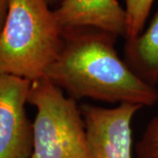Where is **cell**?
I'll use <instances>...</instances> for the list:
<instances>
[{"label": "cell", "mask_w": 158, "mask_h": 158, "mask_svg": "<svg viewBox=\"0 0 158 158\" xmlns=\"http://www.w3.org/2000/svg\"><path fill=\"white\" fill-rule=\"evenodd\" d=\"M137 158H158V115L148 122L135 145Z\"/></svg>", "instance_id": "9c48e42d"}, {"label": "cell", "mask_w": 158, "mask_h": 158, "mask_svg": "<svg viewBox=\"0 0 158 158\" xmlns=\"http://www.w3.org/2000/svg\"><path fill=\"white\" fill-rule=\"evenodd\" d=\"M31 81L0 75V158H31L33 122L25 106Z\"/></svg>", "instance_id": "5b68a950"}, {"label": "cell", "mask_w": 158, "mask_h": 158, "mask_svg": "<svg viewBox=\"0 0 158 158\" xmlns=\"http://www.w3.org/2000/svg\"><path fill=\"white\" fill-rule=\"evenodd\" d=\"M27 103L36 108L31 158H90L77 101L47 77L31 83Z\"/></svg>", "instance_id": "3957f363"}, {"label": "cell", "mask_w": 158, "mask_h": 158, "mask_svg": "<svg viewBox=\"0 0 158 158\" xmlns=\"http://www.w3.org/2000/svg\"><path fill=\"white\" fill-rule=\"evenodd\" d=\"M81 107L90 158H132V120L142 106L121 104L111 108Z\"/></svg>", "instance_id": "277c9868"}, {"label": "cell", "mask_w": 158, "mask_h": 158, "mask_svg": "<svg viewBox=\"0 0 158 158\" xmlns=\"http://www.w3.org/2000/svg\"><path fill=\"white\" fill-rule=\"evenodd\" d=\"M155 0H125L127 14L126 40L136 38L144 30Z\"/></svg>", "instance_id": "ba28073f"}, {"label": "cell", "mask_w": 158, "mask_h": 158, "mask_svg": "<svg viewBox=\"0 0 158 158\" xmlns=\"http://www.w3.org/2000/svg\"><path fill=\"white\" fill-rule=\"evenodd\" d=\"M9 7V0H0V32L3 28Z\"/></svg>", "instance_id": "30bf717a"}, {"label": "cell", "mask_w": 158, "mask_h": 158, "mask_svg": "<svg viewBox=\"0 0 158 158\" xmlns=\"http://www.w3.org/2000/svg\"><path fill=\"white\" fill-rule=\"evenodd\" d=\"M124 60L139 77L156 85L158 79V7L147 28L126 40Z\"/></svg>", "instance_id": "52a82bcc"}, {"label": "cell", "mask_w": 158, "mask_h": 158, "mask_svg": "<svg viewBox=\"0 0 158 158\" xmlns=\"http://www.w3.org/2000/svg\"><path fill=\"white\" fill-rule=\"evenodd\" d=\"M156 85H158V79H157V82H156Z\"/></svg>", "instance_id": "7c38bea8"}, {"label": "cell", "mask_w": 158, "mask_h": 158, "mask_svg": "<svg viewBox=\"0 0 158 158\" xmlns=\"http://www.w3.org/2000/svg\"><path fill=\"white\" fill-rule=\"evenodd\" d=\"M117 37L98 29H62V44L46 77L78 101L90 98L142 107L158 101L156 85L142 79L118 56Z\"/></svg>", "instance_id": "6da1fadb"}, {"label": "cell", "mask_w": 158, "mask_h": 158, "mask_svg": "<svg viewBox=\"0 0 158 158\" xmlns=\"http://www.w3.org/2000/svg\"><path fill=\"white\" fill-rule=\"evenodd\" d=\"M47 0H9L0 32V75L31 82L46 77L62 44V28Z\"/></svg>", "instance_id": "7a4b0ae2"}, {"label": "cell", "mask_w": 158, "mask_h": 158, "mask_svg": "<svg viewBox=\"0 0 158 158\" xmlns=\"http://www.w3.org/2000/svg\"><path fill=\"white\" fill-rule=\"evenodd\" d=\"M54 13L62 29L88 27L126 36L127 14L118 0H62Z\"/></svg>", "instance_id": "8992f818"}, {"label": "cell", "mask_w": 158, "mask_h": 158, "mask_svg": "<svg viewBox=\"0 0 158 158\" xmlns=\"http://www.w3.org/2000/svg\"><path fill=\"white\" fill-rule=\"evenodd\" d=\"M47 1L50 6H55V5H59L62 0H47Z\"/></svg>", "instance_id": "8fae6325"}]
</instances>
